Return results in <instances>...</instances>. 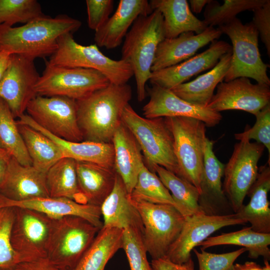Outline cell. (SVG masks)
<instances>
[{
	"instance_id": "6da1fadb",
	"label": "cell",
	"mask_w": 270,
	"mask_h": 270,
	"mask_svg": "<svg viewBox=\"0 0 270 270\" xmlns=\"http://www.w3.org/2000/svg\"><path fill=\"white\" fill-rule=\"evenodd\" d=\"M132 97L129 84L110 83L76 100L78 123L83 141L112 142L114 132L122 123L124 110Z\"/></svg>"
},
{
	"instance_id": "7a4b0ae2",
	"label": "cell",
	"mask_w": 270,
	"mask_h": 270,
	"mask_svg": "<svg viewBox=\"0 0 270 270\" xmlns=\"http://www.w3.org/2000/svg\"><path fill=\"white\" fill-rule=\"evenodd\" d=\"M80 20L66 14L54 18H37L22 26L0 24V51L32 60L52 56L58 47V38L72 34L81 26Z\"/></svg>"
},
{
	"instance_id": "3957f363",
	"label": "cell",
	"mask_w": 270,
	"mask_h": 270,
	"mask_svg": "<svg viewBox=\"0 0 270 270\" xmlns=\"http://www.w3.org/2000/svg\"><path fill=\"white\" fill-rule=\"evenodd\" d=\"M122 49V60L132 68L136 84L138 100L146 96V83L149 80L158 44L165 38L162 14L154 10L147 16H138L126 34Z\"/></svg>"
},
{
	"instance_id": "277c9868",
	"label": "cell",
	"mask_w": 270,
	"mask_h": 270,
	"mask_svg": "<svg viewBox=\"0 0 270 270\" xmlns=\"http://www.w3.org/2000/svg\"><path fill=\"white\" fill-rule=\"evenodd\" d=\"M122 120L138 142L149 170L154 172L158 165L178 176L174 137L164 118L142 117L128 104Z\"/></svg>"
},
{
	"instance_id": "5b68a950",
	"label": "cell",
	"mask_w": 270,
	"mask_h": 270,
	"mask_svg": "<svg viewBox=\"0 0 270 270\" xmlns=\"http://www.w3.org/2000/svg\"><path fill=\"white\" fill-rule=\"evenodd\" d=\"M46 62L52 66L79 68L96 70L103 74L112 84H127L134 76L130 64L123 60H114L102 54L95 44H78L72 34L61 36L58 47Z\"/></svg>"
},
{
	"instance_id": "8992f818",
	"label": "cell",
	"mask_w": 270,
	"mask_h": 270,
	"mask_svg": "<svg viewBox=\"0 0 270 270\" xmlns=\"http://www.w3.org/2000/svg\"><path fill=\"white\" fill-rule=\"evenodd\" d=\"M218 28L230 38L232 43L230 64L224 82L245 77L270 86L267 74L268 65L262 60L258 45V32L252 22L244 24L236 17Z\"/></svg>"
},
{
	"instance_id": "52a82bcc",
	"label": "cell",
	"mask_w": 270,
	"mask_h": 270,
	"mask_svg": "<svg viewBox=\"0 0 270 270\" xmlns=\"http://www.w3.org/2000/svg\"><path fill=\"white\" fill-rule=\"evenodd\" d=\"M100 230L79 216L54 218L48 258L60 270H74Z\"/></svg>"
},
{
	"instance_id": "ba28073f",
	"label": "cell",
	"mask_w": 270,
	"mask_h": 270,
	"mask_svg": "<svg viewBox=\"0 0 270 270\" xmlns=\"http://www.w3.org/2000/svg\"><path fill=\"white\" fill-rule=\"evenodd\" d=\"M164 118L174 137L178 176L194 186L200 193L206 138V126L202 121L194 118Z\"/></svg>"
},
{
	"instance_id": "9c48e42d",
	"label": "cell",
	"mask_w": 270,
	"mask_h": 270,
	"mask_svg": "<svg viewBox=\"0 0 270 270\" xmlns=\"http://www.w3.org/2000/svg\"><path fill=\"white\" fill-rule=\"evenodd\" d=\"M131 200L142 220L147 252L152 260L164 257L179 236L185 217L171 205Z\"/></svg>"
},
{
	"instance_id": "30bf717a",
	"label": "cell",
	"mask_w": 270,
	"mask_h": 270,
	"mask_svg": "<svg viewBox=\"0 0 270 270\" xmlns=\"http://www.w3.org/2000/svg\"><path fill=\"white\" fill-rule=\"evenodd\" d=\"M110 84L108 80L96 70L49 64L36 83L37 96H60L75 100L84 98Z\"/></svg>"
},
{
	"instance_id": "8fae6325",
	"label": "cell",
	"mask_w": 270,
	"mask_h": 270,
	"mask_svg": "<svg viewBox=\"0 0 270 270\" xmlns=\"http://www.w3.org/2000/svg\"><path fill=\"white\" fill-rule=\"evenodd\" d=\"M264 148V145L256 142L240 140L235 144L225 164L222 190L234 214L244 204V198L256 179L258 162Z\"/></svg>"
},
{
	"instance_id": "7c38bea8",
	"label": "cell",
	"mask_w": 270,
	"mask_h": 270,
	"mask_svg": "<svg viewBox=\"0 0 270 270\" xmlns=\"http://www.w3.org/2000/svg\"><path fill=\"white\" fill-rule=\"evenodd\" d=\"M26 110L37 124L54 136L72 142L83 141L78 123L76 100L37 95L30 101Z\"/></svg>"
},
{
	"instance_id": "4fadbf2b",
	"label": "cell",
	"mask_w": 270,
	"mask_h": 270,
	"mask_svg": "<svg viewBox=\"0 0 270 270\" xmlns=\"http://www.w3.org/2000/svg\"><path fill=\"white\" fill-rule=\"evenodd\" d=\"M10 242L22 262L47 256L54 218L40 212L15 206Z\"/></svg>"
},
{
	"instance_id": "5bb4252c",
	"label": "cell",
	"mask_w": 270,
	"mask_h": 270,
	"mask_svg": "<svg viewBox=\"0 0 270 270\" xmlns=\"http://www.w3.org/2000/svg\"><path fill=\"white\" fill-rule=\"evenodd\" d=\"M39 75L34 60L12 54L10 64L0 80V98L8 105L14 116L19 118L36 94L34 86Z\"/></svg>"
},
{
	"instance_id": "9a60e30c",
	"label": "cell",
	"mask_w": 270,
	"mask_h": 270,
	"mask_svg": "<svg viewBox=\"0 0 270 270\" xmlns=\"http://www.w3.org/2000/svg\"><path fill=\"white\" fill-rule=\"evenodd\" d=\"M270 104V88L266 84H253L250 79L240 77L222 82L216 86L208 107L220 112L226 110H240L256 115Z\"/></svg>"
},
{
	"instance_id": "2e32d148",
	"label": "cell",
	"mask_w": 270,
	"mask_h": 270,
	"mask_svg": "<svg viewBox=\"0 0 270 270\" xmlns=\"http://www.w3.org/2000/svg\"><path fill=\"white\" fill-rule=\"evenodd\" d=\"M245 224L236 218L234 214L224 216L198 214L186 217L179 236L164 257L174 263H184L192 257L193 249L216 230L227 226Z\"/></svg>"
},
{
	"instance_id": "e0dca14e",
	"label": "cell",
	"mask_w": 270,
	"mask_h": 270,
	"mask_svg": "<svg viewBox=\"0 0 270 270\" xmlns=\"http://www.w3.org/2000/svg\"><path fill=\"white\" fill-rule=\"evenodd\" d=\"M150 100L143 108L146 118L187 117L199 120L208 127L218 124L222 119L220 112L208 106L192 104L176 95L170 90L152 85L148 90Z\"/></svg>"
},
{
	"instance_id": "ac0fdd59",
	"label": "cell",
	"mask_w": 270,
	"mask_h": 270,
	"mask_svg": "<svg viewBox=\"0 0 270 270\" xmlns=\"http://www.w3.org/2000/svg\"><path fill=\"white\" fill-rule=\"evenodd\" d=\"M232 51V46L223 40H214L205 51L177 64L152 72V85L171 90L192 76L212 68L222 56Z\"/></svg>"
},
{
	"instance_id": "d6986e66",
	"label": "cell",
	"mask_w": 270,
	"mask_h": 270,
	"mask_svg": "<svg viewBox=\"0 0 270 270\" xmlns=\"http://www.w3.org/2000/svg\"><path fill=\"white\" fill-rule=\"evenodd\" d=\"M214 144L213 140L206 138L198 204L206 215L233 214L230 212H233L222 190V178L224 176L225 164L220 162L214 154Z\"/></svg>"
},
{
	"instance_id": "ffe728a7",
	"label": "cell",
	"mask_w": 270,
	"mask_h": 270,
	"mask_svg": "<svg viewBox=\"0 0 270 270\" xmlns=\"http://www.w3.org/2000/svg\"><path fill=\"white\" fill-rule=\"evenodd\" d=\"M218 28L208 26L203 32L182 33L172 38H164L158 46L151 71L177 64L193 56L200 48L218 39L222 34Z\"/></svg>"
},
{
	"instance_id": "44dd1931",
	"label": "cell",
	"mask_w": 270,
	"mask_h": 270,
	"mask_svg": "<svg viewBox=\"0 0 270 270\" xmlns=\"http://www.w3.org/2000/svg\"><path fill=\"white\" fill-rule=\"evenodd\" d=\"M0 194L15 202L50 197L46 173L32 166H24L12 157L0 186Z\"/></svg>"
},
{
	"instance_id": "7402d4cb",
	"label": "cell",
	"mask_w": 270,
	"mask_h": 270,
	"mask_svg": "<svg viewBox=\"0 0 270 270\" xmlns=\"http://www.w3.org/2000/svg\"><path fill=\"white\" fill-rule=\"evenodd\" d=\"M152 11L146 0H120L114 14L95 32L96 44L106 49L118 47L136 20Z\"/></svg>"
},
{
	"instance_id": "603a6c76",
	"label": "cell",
	"mask_w": 270,
	"mask_h": 270,
	"mask_svg": "<svg viewBox=\"0 0 270 270\" xmlns=\"http://www.w3.org/2000/svg\"><path fill=\"white\" fill-rule=\"evenodd\" d=\"M18 118L17 124L28 126L52 140L60 149L64 157L71 158L78 162H92L114 168V154L112 142L66 140L54 136L42 128L28 114H24Z\"/></svg>"
},
{
	"instance_id": "cb8c5ba5",
	"label": "cell",
	"mask_w": 270,
	"mask_h": 270,
	"mask_svg": "<svg viewBox=\"0 0 270 270\" xmlns=\"http://www.w3.org/2000/svg\"><path fill=\"white\" fill-rule=\"evenodd\" d=\"M270 164L267 162L258 168L256 179L247 193L249 202L234 214V218L250 222L256 232L270 234Z\"/></svg>"
},
{
	"instance_id": "d4e9b609",
	"label": "cell",
	"mask_w": 270,
	"mask_h": 270,
	"mask_svg": "<svg viewBox=\"0 0 270 270\" xmlns=\"http://www.w3.org/2000/svg\"><path fill=\"white\" fill-rule=\"evenodd\" d=\"M7 207H22L42 212L52 218L66 216H76L86 219L101 229L100 206L78 202L64 198H38L29 200L15 202L6 198Z\"/></svg>"
},
{
	"instance_id": "484cf974",
	"label": "cell",
	"mask_w": 270,
	"mask_h": 270,
	"mask_svg": "<svg viewBox=\"0 0 270 270\" xmlns=\"http://www.w3.org/2000/svg\"><path fill=\"white\" fill-rule=\"evenodd\" d=\"M112 143L114 154V169L130 194L144 164L141 149L133 134L122 122L114 132Z\"/></svg>"
},
{
	"instance_id": "4316f807",
	"label": "cell",
	"mask_w": 270,
	"mask_h": 270,
	"mask_svg": "<svg viewBox=\"0 0 270 270\" xmlns=\"http://www.w3.org/2000/svg\"><path fill=\"white\" fill-rule=\"evenodd\" d=\"M100 208L104 227L122 230L129 227L136 228L142 230L143 233L140 214L132 203L130 194L118 174H116L112 190Z\"/></svg>"
},
{
	"instance_id": "83f0119b",
	"label": "cell",
	"mask_w": 270,
	"mask_h": 270,
	"mask_svg": "<svg viewBox=\"0 0 270 270\" xmlns=\"http://www.w3.org/2000/svg\"><path fill=\"white\" fill-rule=\"evenodd\" d=\"M232 51L221 57L207 72L190 82L179 84L170 90L178 96L192 104L206 107L217 86L224 81L230 68Z\"/></svg>"
},
{
	"instance_id": "f1b7e54d",
	"label": "cell",
	"mask_w": 270,
	"mask_h": 270,
	"mask_svg": "<svg viewBox=\"0 0 270 270\" xmlns=\"http://www.w3.org/2000/svg\"><path fill=\"white\" fill-rule=\"evenodd\" d=\"M149 2L152 10H158L162 16L165 38L190 32L200 34L208 26L192 14L186 0H152Z\"/></svg>"
},
{
	"instance_id": "f546056e",
	"label": "cell",
	"mask_w": 270,
	"mask_h": 270,
	"mask_svg": "<svg viewBox=\"0 0 270 270\" xmlns=\"http://www.w3.org/2000/svg\"><path fill=\"white\" fill-rule=\"evenodd\" d=\"M76 168L78 188L86 203L100 206L114 188V169L78 161Z\"/></svg>"
},
{
	"instance_id": "4dcf8cb0",
	"label": "cell",
	"mask_w": 270,
	"mask_h": 270,
	"mask_svg": "<svg viewBox=\"0 0 270 270\" xmlns=\"http://www.w3.org/2000/svg\"><path fill=\"white\" fill-rule=\"evenodd\" d=\"M123 231L103 226L74 270H104L108 260L122 248Z\"/></svg>"
},
{
	"instance_id": "1f68e13d",
	"label": "cell",
	"mask_w": 270,
	"mask_h": 270,
	"mask_svg": "<svg viewBox=\"0 0 270 270\" xmlns=\"http://www.w3.org/2000/svg\"><path fill=\"white\" fill-rule=\"evenodd\" d=\"M236 245L242 246L248 252L250 258L262 256L264 260H270V234H264L254 231L250 226L228 233H222L214 236H210L198 246L201 249L220 245Z\"/></svg>"
},
{
	"instance_id": "d6a6232c",
	"label": "cell",
	"mask_w": 270,
	"mask_h": 270,
	"mask_svg": "<svg viewBox=\"0 0 270 270\" xmlns=\"http://www.w3.org/2000/svg\"><path fill=\"white\" fill-rule=\"evenodd\" d=\"M76 161L64 157L46 172V182L50 197L64 198L86 204L78 186Z\"/></svg>"
},
{
	"instance_id": "836d02e7",
	"label": "cell",
	"mask_w": 270,
	"mask_h": 270,
	"mask_svg": "<svg viewBox=\"0 0 270 270\" xmlns=\"http://www.w3.org/2000/svg\"><path fill=\"white\" fill-rule=\"evenodd\" d=\"M17 124L32 166L35 168L46 173L52 166L64 157L58 145L47 136L28 126Z\"/></svg>"
},
{
	"instance_id": "e575fe53",
	"label": "cell",
	"mask_w": 270,
	"mask_h": 270,
	"mask_svg": "<svg viewBox=\"0 0 270 270\" xmlns=\"http://www.w3.org/2000/svg\"><path fill=\"white\" fill-rule=\"evenodd\" d=\"M153 170L171 192L177 210L185 218L204 214L198 204L200 192L194 186L160 166H154Z\"/></svg>"
},
{
	"instance_id": "d590c367",
	"label": "cell",
	"mask_w": 270,
	"mask_h": 270,
	"mask_svg": "<svg viewBox=\"0 0 270 270\" xmlns=\"http://www.w3.org/2000/svg\"><path fill=\"white\" fill-rule=\"evenodd\" d=\"M7 104L0 98V148L21 164L32 166L24 141Z\"/></svg>"
},
{
	"instance_id": "8d00e7d4",
	"label": "cell",
	"mask_w": 270,
	"mask_h": 270,
	"mask_svg": "<svg viewBox=\"0 0 270 270\" xmlns=\"http://www.w3.org/2000/svg\"><path fill=\"white\" fill-rule=\"evenodd\" d=\"M130 196L134 200L169 204L177 209L169 190L156 174L149 170L144 163L140 168L136 182L130 194Z\"/></svg>"
},
{
	"instance_id": "74e56055",
	"label": "cell",
	"mask_w": 270,
	"mask_h": 270,
	"mask_svg": "<svg viewBox=\"0 0 270 270\" xmlns=\"http://www.w3.org/2000/svg\"><path fill=\"white\" fill-rule=\"evenodd\" d=\"M266 0H224L220 4L211 0L206 6L204 14V22L208 26H220L236 18L245 10H254L262 6Z\"/></svg>"
},
{
	"instance_id": "f35d334b",
	"label": "cell",
	"mask_w": 270,
	"mask_h": 270,
	"mask_svg": "<svg viewBox=\"0 0 270 270\" xmlns=\"http://www.w3.org/2000/svg\"><path fill=\"white\" fill-rule=\"evenodd\" d=\"M44 16L36 0H0V24H26Z\"/></svg>"
},
{
	"instance_id": "ab89813d",
	"label": "cell",
	"mask_w": 270,
	"mask_h": 270,
	"mask_svg": "<svg viewBox=\"0 0 270 270\" xmlns=\"http://www.w3.org/2000/svg\"><path fill=\"white\" fill-rule=\"evenodd\" d=\"M122 248L126 254L130 270H152L148 260L142 230L132 227L124 230Z\"/></svg>"
},
{
	"instance_id": "60d3db41",
	"label": "cell",
	"mask_w": 270,
	"mask_h": 270,
	"mask_svg": "<svg viewBox=\"0 0 270 270\" xmlns=\"http://www.w3.org/2000/svg\"><path fill=\"white\" fill-rule=\"evenodd\" d=\"M14 218V207L0 209V268L12 270L22 260L10 242Z\"/></svg>"
},
{
	"instance_id": "b9f144b4",
	"label": "cell",
	"mask_w": 270,
	"mask_h": 270,
	"mask_svg": "<svg viewBox=\"0 0 270 270\" xmlns=\"http://www.w3.org/2000/svg\"><path fill=\"white\" fill-rule=\"evenodd\" d=\"M256 121L252 128L246 127L244 131L234 134L238 140H254L264 146L268 152L270 162V104L262 108L256 115Z\"/></svg>"
},
{
	"instance_id": "7bdbcfd3",
	"label": "cell",
	"mask_w": 270,
	"mask_h": 270,
	"mask_svg": "<svg viewBox=\"0 0 270 270\" xmlns=\"http://www.w3.org/2000/svg\"><path fill=\"white\" fill-rule=\"evenodd\" d=\"M192 250L198 259V270H234V262L246 250L242 248L220 254L208 252L201 248L200 252L196 248Z\"/></svg>"
},
{
	"instance_id": "ee69618b",
	"label": "cell",
	"mask_w": 270,
	"mask_h": 270,
	"mask_svg": "<svg viewBox=\"0 0 270 270\" xmlns=\"http://www.w3.org/2000/svg\"><path fill=\"white\" fill-rule=\"evenodd\" d=\"M88 27L95 32L108 19L112 12L113 0H86V1Z\"/></svg>"
},
{
	"instance_id": "f6af8a7d",
	"label": "cell",
	"mask_w": 270,
	"mask_h": 270,
	"mask_svg": "<svg viewBox=\"0 0 270 270\" xmlns=\"http://www.w3.org/2000/svg\"><path fill=\"white\" fill-rule=\"evenodd\" d=\"M254 16L252 22L257 30L262 42L270 56V0H266L260 8L252 10Z\"/></svg>"
},
{
	"instance_id": "bcb514c9",
	"label": "cell",
	"mask_w": 270,
	"mask_h": 270,
	"mask_svg": "<svg viewBox=\"0 0 270 270\" xmlns=\"http://www.w3.org/2000/svg\"><path fill=\"white\" fill-rule=\"evenodd\" d=\"M150 266L152 270H195L192 257L182 264L174 263L166 257H163L152 260Z\"/></svg>"
},
{
	"instance_id": "7dc6e473",
	"label": "cell",
	"mask_w": 270,
	"mask_h": 270,
	"mask_svg": "<svg viewBox=\"0 0 270 270\" xmlns=\"http://www.w3.org/2000/svg\"><path fill=\"white\" fill-rule=\"evenodd\" d=\"M11 270H60L48 258H40L22 262Z\"/></svg>"
},
{
	"instance_id": "c3c4849f",
	"label": "cell",
	"mask_w": 270,
	"mask_h": 270,
	"mask_svg": "<svg viewBox=\"0 0 270 270\" xmlns=\"http://www.w3.org/2000/svg\"><path fill=\"white\" fill-rule=\"evenodd\" d=\"M12 157L6 150L0 148V186L3 181Z\"/></svg>"
},
{
	"instance_id": "681fc988",
	"label": "cell",
	"mask_w": 270,
	"mask_h": 270,
	"mask_svg": "<svg viewBox=\"0 0 270 270\" xmlns=\"http://www.w3.org/2000/svg\"><path fill=\"white\" fill-rule=\"evenodd\" d=\"M12 54L7 51H0V80L10 64Z\"/></svg>"
},
{
	"instance_id": "f907efd6",
	"label": "cell",
	"mask_w": 270,
	"mask_h": 270,
	"mask_svg": "<svg viewBox=\"0 0 270 270\" xmlns=\"http://www.w3.org/2000/svg\"><path fill=\"white\" fill-rule=\"evenodd\" d=\"M234 270H262V267L254 262H246L242 264H234Z\"/></svg>"
},
{
	"instance_id": "816d5d0a",
	"label": "cell",
	"mask_w": 270,
	"mask_h": 270,
	"mask_svg": "<svg viewBox=\"0 0 270 270\" xmlns=\"http://www.w3.org/2000/svg\"><path fill=\"white\" fill-rule=\"evenodd\" d=\"M211 0H190L189 2L192 12L199 14L205 6H206Z\"/></svg>"
},
{
	"instance_id": "f5cc1de1",
	"label": "cell",
	"mask_w": 270,
	"mask_h": 270,
	"mask_svg": "<svg viewBox=\"0 0 270 270\" xmlns=\"http://www.w3.org/2000/svg\"><path fill=\"white\" fill-rule=\"evenodd\" d=\"M6 207V198L0 194V209Z\"/></svg>"
},
{
	"instance_id": "db71d44e",
	"label": "cell",
	"mask_w": 270,
	"mask_h": 270,
	"mask_svg": "<svg viewBox=\"0 0 270 270\" xmlns=\"http://www.w3.org/2000/svg\"><path fill=\"white\" fill-rule=\"evenodd\" d=\"M268 261L266 260H264V266L262 267V270H270V265Z\"/></svg>"
},
{
	"instance_id": "11a10c76",
	"label": "cell",
	"mask_w": 270,
	"mask_h": 270,
	"mask_svg": "<svg viewBox=\"0 0 270 270\" xmlns=\"http://www.w3.org/2000/svg\"><path fill=\"white\" fill-rule=\"evenodd\" d=\"M0 270H6V269L0 268Z\"/></svg>"
}]
</instances>
